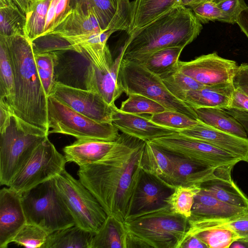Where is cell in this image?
<instances>
[{"mask_svg": "<svg viewBox=\"0 0 248 248\" xmlns=\"http://www.w3.org/2000/svg\"><path fill=\"white\" fill-rule=\"evenodd\" d=\"M145 142L123 133L102 159L80 166L77 173L107 215L123 222Z\"/></svg>", "mask_w": 248, "mask_h": 248, "instance_id": "cell-1", "label": "cell"}, {"mask_svg": "<svg viewBox=\"0 0 248 248\" xmlns=\"http://www.w3.org/2000/svg\"><path fill=\"white\" fill-rule=\"evenodd\" d=\"M5 37L14 72L13 95L6 103L16 116L48 132L47 96L38 75L32 42L23 34Z\"/></svg>", "mask_w": 248, "mask_h": 248, "instance_id": "cell-2", "label": "cell"}, {"mask_svg": "<svg viewBox=\"0 0 248 248\" xmlns=\"http://www.w3.org/2000/svg\"><path fill=\"white\" fill-rule=\"evenodd\" d=\"M202 29V23L190 8L178 5L129 35L122 48L123 58L141 62L159 50L185 47Z\"/></svg>", "mask_w": 248, "mask_h": 248, "instance_id": "cell-3", "label": "cell"}, {"mask_svg": "<svg viewBox=\"0 0 248 248\" xmlns=\"http://www.w3.org/2000/svg\"><path fill=\"white\" fill-rule=\"evenodd\" d=\"M127 248H180L188 230V219L169 205L126 217Z\"/></svg>", "mask_w": 248, "mask_h": 248, "instance_id": "cell-4", "label": "cell"}, {"mask_svg": "<svg viewBox=\"0 0 248 248\" xmlns=\"http://www.w3.org/2000/svg\"><path fill=\"white\" fill-rule=\"evenodd\" d=\"M0 133V184L9 187L37 146L49 134L13 113Z\"/></svg>", "mask_w": 248, "mask_h": 248, "instance_id": "cell-5", "label": "cell"}, {"mask_svg": "<svg viewBox=\"0 0 248 248\" xmlns=\"http://www.w3.org/2000/svg\"><path fill=\"white\" fill-rule=\"evenodd\" d=\"M27 222L48 234L74 225L75 221L52 179L21 193Z\"/></svg>", "mask_w": 248, "mask_h": 248, "instance_id": "cell-6", "label": "cell"}, {"mask_svg": "<svg viewBox=\"0 0 248 248\" xmlns=\"http://www.w3.org/2000/svg\"><path fill=\"white\" fill-rule=\"evenodd\" d=\"M124 93L140 94L152 99L167 109L182 113L199 120L193 108L178 99L167 89L161 78L140 63L123 58L118 77Z\"/></svg>", "mask_w": 248, "mask_h": 248, "instance_id": "cell-7", "label": "cell"}, {"mask_svg": "<svg viewBox=\"0 0 248 248\" xmlns=\"http://www.w3.org/2000/svg\"><path fill=\"white\" fill-rule=\"evenodd\" d=\"M48 134L60 133L80 140L114 141L120 137L119 130L111 123L99 122L75 111L49 95L47 96Z\"/></svg>", "mask_w": 248, "mask_h": 248, "instance_id": "cell-8", "label": "cell"}, {"mask_svg": "<svg viewBox=\"0 0 248 248\" xmlns=\"http://www.w3.org/2000/svg\"><path fill=\"white\" fill-rule=\"evenodd\" d=\"M55 180L76 225L87 231L97 232L107 217L97 199L79 180L65 170Z\"/></svg>", "mask_w": 248, "mask_h": 248, "instance_id": "cell-9", "label": "cell"}, {"mask_svg": "<svg viewBox=\"0 0 248 248\" xmlns=\"http://www.w3.org/2000/svg\"><path fill=\"white\" fill-rule=\"evenodd\" d=\"M66 161L48 138L40 143L17 172L9 187L22 193L55 178L65 169Z\"/></svg>", "mask_w": 248, "mask_h": 248, "instance_id": "cell-10", "label": "cell"}, {"mask_svg": "<svg viewBox=\"0 0 248 248\" xmlns=\"http://www.w3.org/2000/svg\"><path fill=\"white\" fill-rule=\"evenodd\" d=\"M149 141L169 154L215 168L234 166L242 161L234 155L209 143L178 132Z\"/></svg>", "mask_w": 248, "mask_h": 248, "instance_id": "cell-11", "label": "cell"}, {"mask_svg": "<svg viewBox=\"0 0 248 248\" xmlns=\"http://www.w3.org/2000/svg\"><path fill=\"white\" fill-rule=\"evenodd\" d=\"M174 188L159 177L140 168L135 180L126 218L168 205L166 200Z\"/></svg>", "mask_w": 248, "mask_h": 248, "instance_id": "cell-12", "label": "cell"}, {"mask_svg": "<svg viewBox=\"0 0 248 248\" xmlns=\"http://www.w3.org/2000/svg\"><path fill=\"white\" fill-rule=\"evenodd\" d=\"M50 95L93 120L111 123L113 106L108 104L99 93L93 91L56 81Z\"/></svg>", "mask_w": 248, "mask_h": 248, "instance_id": "cell-13", "label": "cell"}, {"mask_svg": "<svg viewBox=\"0 0 248 248\" xmlns=\"http://www.w3.org/2000/svg\"><path fill=\"white\" fill-rule=\"evenodd\" d=\"M238 66L236 62L223 58L217 52L179 62L178 70L205 86L233 83Z\"/></svg>", "mask_w": 248, "mask_h": 248, "instance_id": "cell-14", "label": "cell"}, {"mask_svg": "<svg viewBox=\"0 0 248 248\" xmlns=\"http://www.w3.org/2000/svg\"><path fill=\"white\" fill-rule=\"evenodd\" d=\"M27 223L21 193L10 187L0 190V248H6Z\"/></svg>", "mask_w": 248, "mask_h": 248, "instance_id": "cell-15", "label": "cell"}, {"mask_svg": "<svg viewBox=\"0 0 248 248\" xmlns=\"http://www.w3.org/2000/svg\"><path fill=\"white\" fill-rule=\"evenodd\" d=\"M233 165L217 167L207 179L200 185L201 189L228 204L248 209V198L231 177Z\"/></svg>", "mask_w": 248, "mask_h": 248, "instance_id": "cell-16", "label": "cell"}, {"mask_svg": "<svg viewBox=\"0 0 248 248\" xmlns=\"http://www.w3.org/2000/svg\"><path fill=\"white\" fill-rule=\"evenodd\" d=\"M178 133L209 143L240 158L248 161V138H243L215 128L202 122Z\"/></svg>", "mask_w": 248, "mask_h": 248, "instance_id": "cell-17", "label": "cell"}, {"mask_svg": "<svg viewBox=\"0 0 248 248\" xmlns=\"http://www.w3.org/2000/svg\"><path fill=\"white\" fill-rule=\"evenodd\" d=\"M111 123L123 133L143 141H150L177 132L152 122L149 117L124 112L113 106Z\"/></svg>", "mask_w": 248, "mask_h": 248, "instance_id": "cell-18", "label": "cell"}, {"mask_svg": "<svg viewBox=\"0 0 248 248\" xmlns=\"http://www.w3.org/2000/svg\"><path fill=\"white\" fill-rule=\"evenodd\" d=\"M123 55L122 48L112 68L107 70H100L89 63L84 74L85 89L99 93L110 106L115 105V101L124 93L118 81Z\"/></svg>", "mask_w": 248, "mask_h": 248, "instance_id": "cell-19", "label": "cell"}, {"mask_svg": "<svg viewBox=\"0 0 248 248\" xmlns=\"http://www.w3.org/2000/svg\"><path fill=\"white\" fill-rule=\"evenodd\" d=\"M167 154L171 167L165 181L173 187L179 185L200 186L211 176L217 168Z\"/></svg>", "mask_w": 248, "mask_h": 248, "instance_id": "cell-20", "label": "cell"}, {"mask_svg": "<svg viewBox=\"0 0 248 248\" xmlns=\"http://www.w3.org/2000/svg\"><path fill=\"white\" fill-rule=\"evenodd\" d=\"M104 31L101 28L98 17L93 9L85 11L76 5L72 7L61 24L49 34L62 38Z\"/></svg>", "mask_w": 248, "mask_h": 248, "instance_id": "cell-21", "label": "cell"}, {"mask_svg": "<svg viewBox=\"0 0 248 248\" xmlns=\"http://www.w3.org/2000/svg\"><path fill=\"white\" fill-rule=\"evenodd\" d=\"M234 88L233 83L205 86L199 90L187 92L183 101L194 109L214 108L227 109Z\"/></svg>", "mask_w": 248, "mask_h": 248, "instance_id": "cell-22", "label": "cell"}, {"mask_svg": "<svg viewBox=\"0 0 248 248\" xmlns=\"http://www.w3.org/2000/svg\"><path fill=\"white\" fill-rule=\"evenodd\" d=\"M116 141L78 139L63 148L64 156L66 162H74L79 167L94 163L107 155Z\"/></svg>", "mask_w": 248, "mask_h": 248, "instance_id": "cell-23", "label": "cell"}, {"mask_svg": "<svg viewBox=\"0 0 248 248\" xmlns=\"http://www.w3.org/2000/svg\"><path fill=\"white\" fill-rule=\"evenodd\" d=\"M246 210L223 202L202 189L197 193L188 220L216 219L230 217Z\"/></svg>", "mask_w": 248, "mask_h": 248, "instance_id": "cell-24", "label": "cell"}, {"mask_svg": "<svg viewBox=\"0 0 248 248\" xmlns=\"http://www.w3.org/2000/svg\"><path fill=\"white\" fill-rule=\"evenodd\" d=\"M181 0H135L132 1L129 35L158 16L180 5Z\"/></svg>", "mask_w": 248, "mask_h": 248, "instance_id": "cell-25", "label": "cell"}, {"mask_svg": "<svg viewBox=\"0 0 248 248\" xmlns=\"http://www.w3.org/2000/svg\"><path fill=\"white\" fill-rule=\"evenodd\" d=\"M90 248H127L126 232L124 222L112 215H107L93 236Z\"/></svg>", "mask_w": 248, "mask_h": 248, "instance_id": "cell-26", "label": "cell"}, {"mask_svg": "<svg viewBox=\"0 0 248 248\" xmlns=\"http://www.w3.org/2000/svg\"><path fill=\"white\" fill-rule=\"evenodd\" d=\"M94 234L74 225L49 234L42 248H90Z\"/></svg>", "mask_w": 248, "mask_h": 248, "instance_id": "cell-27", "label": "cell"}, {"mask_svg": "<svg viewBox=\"0 0 248 248\" xmlns=\"http://www.w3.org/2000/svg\"><path fill=\"white\" fill-rule=\"evenodd\" d=\"M194 110L199 120L204 124L243 138H248L241 124L223 109L201 108Z\"/></svg>", "mask_w": 248, "mask_h": 248, "instance_id": "cell-28", "label": "cell"}, {"mask_svg": "<svg viewBox=\"0 0 248 248\" xmlns=\"http://www.w3.org/2000/svg\"><path fill=\"white\" fill-rule=\"evenodd\" d=\"M188 221L189 229L184 241L200 230L213 227H225L235 232L240 239L248 242V209L226 218Z\"/></svg>", "mask_w": 248, "mask_h": 248, "instance_id": "cell-29", "label": "cell"}, {"mask_svg": "<svg viewBox=\"0 0 248 248\" xmlns=\"http://www.w3.org/2000/svg\"><path fill=\"white\" fill-rule=\"evenodd\" d=\"M184 48V47L176 46L162 49L139 63L162 78L178 71L179 58Z\"/></svg>", "mask_w": 248, "mask_h": 248, "instance_id": "cell-30", "label": "cell"}, {"mask_svg": "<svg viewBox=\"0 0 248 248\" xmlns=\"http://www.w3.org/2000/svg\"><path fill=\"white\" fill-rule=\"evenodd\" d=\"M140 167L165 181L170 173L171 164L167 153L146 141L141 156Z\"/></svg>", "mask_w": 248, "mask_h": 248, "instance_id": "cell-31", "label": "cell"}, {"mask_svg": "<svg viewBox=\"0 0 248 248\" xmlns=\"http://www.w3.org/2000/svg\"><path fill=\"white\" fill-rule=\"evenodd\" d=\"M26 16L14 0H0V35L24 34Z\"/></svg>", "mask_w": 248, "mask_h": 248, "instance_id": "cell-32", "label": "cell"}, {"mask_svg": "<svg viewBox=\"0 0 248 248\" xmlns=\"http://www.w3.org/2000/svg\"><path fill=\"white\" fill-rule=\"evenodd\" d=\"M52 0H32L26 14L24 34L32 42L44 32L47 11Z\"/></svg>", "mask_w": 248, "mask_h": 248, "instance_id": "cell-33", "label": "cell"}, {"mask_svg": "<svg viewBox=\"0 0 248 248\" xmlns=\"http://www.w3.org/2000/svg\"><path fill=\"white\" fill-rule=\"evenodd\" d=\"M13 62L6 37L0 35V98L8 102L14 91Z\"/></svg>", "mask_w": 248, "mask_h": 248, "instance_id": "cell-34", "label": "cell"}, {"mask_svg": "<svg viewBox=\"0 0 248 248\" xmlns=\"http://www.w3.org/2000/svg\"><path fill=\"white\" fill-rule=\"evenodd\" d=\"M200 189L199 185L177 186L166 202L172 211L188 219L191 215L195 196Z\"/></svg>", "mask_w": 248, "mask_h": 248, "instance_id": "cell-35", "label": "cell"}, {"mask_svg": "<svg viewBox=\"0 0 248 248\" xmlns=\"http://www.w3.org/2000/svg\"><path fill=\"white\" fill-rule=\"evenodd\" d=\"M192 235L198 237L207 248H228L240 239L235 232L225 227L207 228L197 231Z\"/></svg>", "mask_w": 248, "mask_h": 248, "instance_id": "cell-36", "label": "cell"}, {"mask_svg": "<svg viewBox=\"0 0 248 248\" xmlns=\"http://www.w3.org/2000/svg\"><path fill=\"white\" fill-rule=\"evenodd\" d=\"M34 58L40 80L48 96L56 81L55 67L58 56L53 51L34 53Z\"/></svg>", "mask_w": 248, "mask_h": 248, "instance_id": "cell-37", "label": "cell"}, {"mask_svg": "<svg viewBox=\"0 0 248 248\" xmlns=\"http://www.w3.org/2000/svg\"><path fill=\"white\" fill-rule=\"evenodd\" d=\"M128 96V98L122 103L119 108L124 112L153 115L167 109L160 103L144 95L130 93Z\"/></svg>", "mask_w": 248, "mask_h": 248, "instance_id": "cell-38", "label": "cell"}, {"mask_svg": "<svg viewBox=\"0 0 248 248\" xmlns=\"http://www.w3.org/2000/svg\"><path fill=\"white\" fill-rule=\"evenodd\" d=\"M149 117L152 122L158 125L177 131L190 128L201 122L182 113L168 109L151 115Z\"/></svg>", "mask_w": 248, "mask_h": 248, "instance_id": "cell-39", "label": "cell"}, {"mask_svg": "<svg viewBox=\"0 0 248 248\" xmlns=\"http://www.w3.org/2000/svg\"><path fill=\"white\" fill-rule=\"evenodd\" d=\"M70 5L71 7L78 5L85 11L93 9L103 30H107L117 12L111 0H71Z\"/></svg>", "mask_w": 248, "mask_h": 248, "instance_id": "cell-40", "label": "cell"}, {"mask_svg": "<svg viewBox=\"0 0 248 248\" xmlns=\"http://www.w3.org/2000/svg\"><path fill=\"white\" fill-rule=\"evenodd\" d=\"M161 79L170 93L182 101L187 92L199 90L205 86L179 70Z\"/></svg>", "mask_w": 248, "mask_h": 248, "instance_id": "cell-41", "label": "cell"}, {"mask_svg": "<svg viewBox=\"0 0 248 248\" xmlns=\"http://www.w3.org/2000/svg\"><path fill=\"white\" fill-rule=\"evenodd\" d=\"M48 234L39 226L27 222L15 235L12 242L27 248H42Z\"/></svg>", "mask_w": 248, "mask_h": 248, "instance_id": "cell-42", "label": "cell"}, {"mask_svg": "<svg viewBox=\"0 0 248 248\" xmlns=\"http://www.w3.org/2000/svg\"><path fill=\"white\" fill-rule=\"evenodd\" d=\"M71 0H52L46 15L44 36L52 32L64 20L71 10ZM41 36V37H42Z\"/></svg>", "mask_w": 248, "mask_h": 248, "instance_id": "cell-43", "label": "cell"}, {"mask_svg": "<svg viewBox=\"0 0 248 248\" xmlns=\"http://www.w3.org/2000/svg\"><path fill=\"white\" fill-rule=\"evenodd\" d=\"M190 9L202 23L215 21L229 23L226 16L212 0L201 1Z\"/></svg>", "mask_w": 248, "mask_h": 248, "instance_id": "cell-44", "label": "cell"}, {"mask_svg": "<svg viewBox=\"0 0 248 248\" xmlns=\"http://www.w3.org/2000/svg\"><path fill=\"white\" fill-rule=\"evenodd\" d=\"M131 14L132 2L129 0H120L116 13L107 30L127 31L131 23Z\"/></svg>", "mask_w": 248, "mask_h": 248, "instance_id": "cell-45", "label": "cell"}, {"mask_svg": "<svg viewBox=\"0 0 248 248\" xmlns=\"http://www.w3.org/2000/svg\"><path fill=\"white\" fill-rule=\"evenodd\" d=\"M223 12L229 24H235L240 12L247 5L244 0H212Z\"/></svg>", "mask_w": 248, "mask_h": 248, "instance_id": "cell-46", "label": "cell"}, {"mask_svg": "<svg viewBox=\"0 0 248 248\" xmlns=\"http://www.w3.org/2000/svg\"><path fill=\"white\" fill-rule=\"evenodd\" d=\"M234 87L231 103L227 109L248 112V95L240 87Z\"/></svg>", "mask_w": 248, "mask_h": 248, "instance_id": "cell-47", "label": "cell"}, {"mask_svg": "<svg viewBox=\"0 0 248 248\" xmlns=\"http://www.w3.org/2000/svg\"><path fill=\"white\" fill-rule=\"evenodd\" d=\"M233 84L240 87L248 95V64H242L238 66Z\"/></svg>", "mask_w": 248, "mask_h": 248, "instance_id": "cell-48", "label": "cell"}, {"mask_svg": "<svg viewBox=\"0 0 248 248\" xmlns=\"http://www.w3.org/2000/svg\"><path fill=\"white\" fill-rule=\"evenodd\" d=\"M12 113L5 100L0 98V130L9 122Z\"/></svg>", "mask_w": 248, "mask_h": 248, "instance_id": "cell-49", "label": "cell"}, {"mask_svg": "<svg viewBox=\"0 0 248 248\" xmlns=\"http://www.w3.org/2000/svg\"><path fill=\"white\" fill-rule=\"evenodd\" d=\"M236 23L248 38V6L240 12L237 18Z\"/></svg>", "mask_w": 248, "mask_h": 248, "instance_id": "cell-50", "label": "cell"}, {"mask_svg": "<svg viewBox=\"0 0 248 248\" xmlns=\"http://www.w3.org/2000/svg\"><path fill=\"white\" fill-rule=\"evenodd\" d=\"M226 111L241 124L248 135V112L235 109H227Z\"/></svg>", "mask_w": 248, "mask_h": 248, "instance_id": "cell-51", "label": "cell"}, {"mask_svg": "<svg viewBox=\"0 0 248 248\" xmlns=\"http://www.w3.org/2000/svg\"><path fill=\"white\" fill-rule=\"evenodd\" d=\"M180 248H207L206 245L196 235L187 237L182 243Z\"/></svg>", "mask_w": 248, "mask_h": 248, "instance_id": "cell-52", "label": "cell"}, {"mask_svg": "<svg viewBox=\"0 0 248 248\" xmlns=\"http://www.w3.org/2000/svg\"><path fill=\"white\" fill-rule=\"evenodd\" d=\"M19 9L26 16L32 0H14Z\"/></svg>", "mask_w": 248, "mask_h": 248, "instance_id": "cell-53", "label": "cell"}, {"mask_svg": "<svg viewBox=\"0 0 248 248\" xmlns=\"http://www.w3.org/2000/svg\"><path fill=\"white\" fill-rule=\"evenodd\" d=\"M200 1L201 0H181L180 5L191 8Z\"/></svg>", "mask_w": 248, "mask_h": 248, "instance_id": "cell-54", "label": "cell"}, {"mask_svg": "<svg viewBox=\"0 0 248 248\" xmlns=\"http://www.w3.org/2000/svg\"><path fill=\"white\" fill-rule=\"evenodd\" d=\"M114 5H115L116 9L117 8V6L119 4L120 0H111Z\"/></svg>", "mask_w": 248, "mask_h": 248, "instance_id": "cell-55", "label": "cell"}, {"mask_svg": "<svg viewBox=\"0 0 248 248\" xmlns=\"http://www.w3.org/2000/svg\"><path fill=\"white\" fill-rule=\"evenodd\" d=\"M202 0H201V1H202Z\"/></svg>", "mask_w": 248, "mask_h": 248, "instance_id": "cell-56", "label": "cell"}, {"mask_svg": "<svg viewBox=\"0 0 248 248\" xmlns=\"http://www.w3.org/2000/svg\"></svg>", "mask_w": 248, "mask_h": 248, "instance_id": "cell-57", "label": "cell"}]
</instances>
